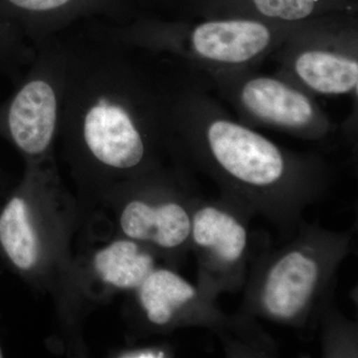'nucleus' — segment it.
Listing matches in <instances>:
<instances>
[{
	"instance_id": "obj_1",
	"label": "nucleus",
	"mask_w": 358,
	"mask_h": 358,
	"mask_svg": "<svg viewBox=\"0 0 358 358\" xmlns=\"http://www.w3.org/2000/svg\"><path fill=\"white\" fill-rule=\"evenodd\" d=\"M66 85L60 133L79 171L126 178L174 138L182 66L110 36L93 20L61 34Z\"/></svg>"
},
{
	"instance_id": "obj_2",
	"label": "nucleus",
	"mask_w": 358,
	"mask_h": 358,
	"mask_svg": "<svg viewBox=\"0 0 358 358\" xmlns=\"http://www.w3.org/2000/svg\"><path fill=\"white\" fill-rule=\"evenodd\" d=\"M94 22L115 38L173 59L203 76L253 69L272 57L301 26L273 24L240 16L195 21L141 13L128 22Z\"/></svg>"
},
{
	"instance_id": "obj_3",
	"label": "nucleus",
	"mask_w": 358,
	"mask_h": 358,
	"mask_svg": "<svg viewBox=\"0 0 358 358\" xmlns=\"http://www.w3.org/2000/svg\"><path fill=\"white\" fill-rule=\"evenodd\" d=\"M66 85V49L59 35L36 48L15 90L0 103V136L26 164L50 160L60 133Z\"/></svg>"
},
{
	"instance_id": "obj_4",
	"label": "nucleus",
	"mask_w": 358,
	"mask_h": 358,
	"mask_svg": "<svg viewBox=\"0 0 358 358\" xmlns=\"http://www.w3.org/2000/svg\"><path fill=\"white\" fill-rule=\"evenodd\" d=\"M279 74L312 95L357 100L358 32L355 15L333 16L296 28L272 55Z\"/></svg>"
},
{
	"instance_id": "obj_5",
	"label": "nucleus",
	"mask_w": 358,
	"mask_h": 358,
	"mask_svg": "<svg viewBox=\"0 0 358 358\" xmlns=\"http://www.w3.org/2000/svg\"><path fill=\"white\" fill-rule=\"evenodd\" d=\"M204 77L252 122L307 136H324L333 128L313 95L279 73L260 74L251 69Z\"/></svg>"
},
{
	"instance_id": "obj_6",
	"label": "nucleus",
	"mask_w": 358,
	"mask_h": 358,
	"mask_svg": "<svg viewBox=\"0 0 358 358\" xmlns=\"http://www.w3.org/2000/svg\"><path fill=\"white\" fill-rule=\"evenodd\" d=\"M138 13L134 0H0V25L35 49L87 21L124 23Z\"/></svg>"
},
{
	"instance_id": "obj_7",
	"label": "nucleus",
	"mask_w": 358,
	"mask_h": 358,
	"mask_svg": "<svg viewBox=\"0 0 358 358\" xmlns=\"http://www.w3.org/2000/svg\"><path fill=\"white\" fill-rule=\"evenodd\" d=\"M32 209V180L24 178L0 208V255L21 275L31 274L43 258V240Z\"/></svg>"
},
{
	"instance_id": "obj_8",
	"label": "nucleus",
	"mask_w": 358,
	"mask_h": 358,
	"mask_svg": "<svg viewBox=\"0 0 358 358\" xmlns=\"http://www.w3.org/2000/svg\"><path fill=\"white\" fill-rule=\"evenodd\" d=\"M200 17L240 16L296 26L333 16L355 15L353 0H219L195 13Z\"/></svg>"
},
{
	"instance_id": "obj_9",
	"label": "nucleus",
	"mask_w": 358,
	"mask_h": 358,
	"mask_svg": "<svg viewBox=\"0 0 358 358\" xmlns=\"http://www.w3.org/2000/svg\"><path fill=\"white\" fill-rule=\"evenodd\" d=\"M319 275L317 264L299 251L282 257L268 271L262 301L270 315L282 320L296 317L313 296Z\"/></svg>"
},
{
	"instance_id": "obj_10",
	"label": "nucleus",
	"mask_w": 358,
	"mask_h": 358,
	"mask_svg": "<svg viewBox=\"0 0 358 358\" xmlns=\"http://www.w3.org/2000/svg\"><path fill=\"white\" fill-rule=\"evenodd\" d=\"M124 236L136 242H150L159 248L174 249L185 243L192 232V219L176 202L150 204L129 201L120 216Z\"/></svg>"
},
{
	"instance_id": "obj_11",
	"label": "nucleus",
	"mask_w": 358,
	"mask_h": 358,
	"mask_svg": "<svg viewBox=\"0 0 358 358\" xmlns=\"http://www.w3.org/2000/svg\"><path fill=\"white\" fill-rule=\"evenodd\" d=\"M93 265L102 282L122 291L138 289L155 268L152 256L138 242L127 237L98 250Z\"/></svg>"
},
{
	"instance_id": "obj_12",
	"label": "nucleus",
	"mask_w": 358,
	"mask_h": 358,
	"mask_svg": "<svg viewBox=\"0 0 358 358\" xmlns=\"http://www.w3.org/2000/svg\"><path fill=\"white\" fill-rule=\"evenodd\" d=\"M190 235L199 246L210 249L225 262H236L246 249L244 226L228 212L216 207L205 206L195 213Z\"/></svg>"
},
{
	"instance_id": "obj_13",
	"label": "nucleus",
	"mask_w": 358,
	"mask_h": 358,
	"mask_svg": "<svg viewBox=\"0 0 358 358\" xmlns=\"http://www.w3.org/2000/svg\"><path fill=\"white\" fill-rule=\"evenodd\" d=\"M148 320L157 326L171 322L174 313L196 296L189 282L169 268H154L138 289Z\"/></svg>"
},
{
	"instance_id": "obj_14",
	"label": "nucleus",
	"mask_w": 358,
	"mask_h": 358,
	"mask_svg": "<svg viewBox=\"0 0 358 358\" xmlns=\"http://www.w3.org/2000/svg\"><path fill=\"white\" fill-rule=\"evenodd\" d=\"M119 357L122 358H160L166 357V352L157 348H140L122 352Z\"/></svg>"
},
{
	"instance_id": "obj_15",
	"label": "nucleus",
	"mask_w": 358,
	"mask_h": 358,
	"mask_svg": "<svg viewBox=\"0 0 358 358\" xmlns=\"http://www.w3.org/2000/svg\"><path fill=\"white\" fill-rule=\"evenodd\" d=\"M8 52V40H7L3 30L0 27V64L3 62Z\"/></svg>"
},
{
	"instance_id": "obj_16",
	"label": "nucleus",
	"mask_w": 358,
	"mask_h": 358,
	"mask_svg": "<svg viewBox=\"0 0 358 358\" xmlns=\"http://www.w3.org/2000/svg\"><path fill=\"white\" fill-rule=\"evenodd\" d=\"M155 1L162 2L166 6L173 7L176 10L181 11L187 3L188 0H155Z\"/></svg>"
},
{
	"instance_id": "obj_17",
	"label": "nucleus",
	"mask_w": 358,
	"mask_h": 358,
	"mask_svg": "<svg viewBox=\"0 0 358 358\" xmlns=\"http://www.w3.org/2000/svg\"><path fill=\"white\" fill-rule=\"evenodd\" d=\"M3 357V350H2V346L0 345V358Z\"/></svg>"
}]
</instances>
